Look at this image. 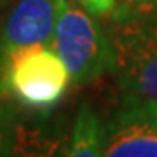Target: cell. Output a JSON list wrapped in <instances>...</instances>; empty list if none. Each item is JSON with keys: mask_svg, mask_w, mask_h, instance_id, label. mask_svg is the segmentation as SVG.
Returning a JSON list of instances; mask_svg holds the SVG:
<instances>
[{"mask_svg": "<svg viewBox=\"0 0 157 157\" xmlns=\"http://www.w3.org/2000/svg\"><path fill=\"white\" fill-rule=\"evenodd\" d=\"M70 73L51 45L0 56V89L26 110L47 115L61 101Z\"/></svg>", "mask_w": 157, "mask_h": 157, "instance_id": "6da1fadb", "label": "cell"}, {"mask_svg": "<svg viewBox=\"0 0 157 157\" xmlns=\"http://www.w3.org/2000/svg\"><path fill=\"white\" fill-rule=\"evenodd\" d=\"M51 47L65 63L73 86L91 84L113 72L115 56L108 32L78 4L61 0Z\"/></svg>", "mask_w": 157, "mask_h": 157, "instance_id": "7a4b0ae2", "label": "cell"}, {"mask_svg": "<svg viewBox=\"0 0 157 157\" xmlns=\"http://www.w3.org/2000/svg\"><path fill=\"white\" fill-rule=\"evenodd\" d=\"M113 75L124 93L157 103V17L113 11Z\"/></svg>", "mask_w": 157, "mask_h": 157, "instance_id": "3957f363", "label": "cell"}, {"mask_svg": "<svg viewBox=\"0 0 157 157\" xmlns=\"http://www.w3.org/2000/svg\"><path fill=\"white\" fill-rule=\"evenodd\" d=\"M103 157H157V103L126 93L103 122Z\"/></svg>", "mask_w": 157, "mask_h": 157, "instance_id": "277c9868", "label": "cell"}, {"mask_svg": "<svg viewBox=\"0 0 157 157\" xmlns=\"http://www.w3.org/2000/svg\"><path fill=\"white\" fill-rule=\"evenodd\" d=\"M61 0H17L0 21V56L51 45Z\"/></svg>", "mask_w": 157, "mask_h": 157, "instance_id": "5b68a950", "label": "cell"}, {"mask_svg": "<svg viewBox=\"0 0 157 157\" xmlns=\"http://www.w3.org/2000/svg\"><path fill=\"white\" fill-rule=\"evenodd\" d=\"M61 135L42 121L30 122L17 113L12 135L11 157H52L63 148Z\"/></svg>", "mask_w": 157, "mask_h": 157, "instance_id": "8992f818", "label": "cell"}, {"mask_svg": "<svg viewBox=\"0 0 157 157\" xmlns=\"http://www.w3.org/2000/svg\"><path fill=\"white\" fill-rule=\"evenodd\" d=\"M67 157H103V122L87 101L77 108Z\"/></svg>", "mask_w": 157, "mask_h": 157, "instance_id": "52a82bcc", "label": "cell"}, {"mask_svg": "<svg viewBox=\"0 0 157 157\" xmlns=\"http://www.w3.org/2000/svg\"><path fill=\"white\" fill-rule=\"evenodd\" d=\"M17 112L14 100L0 89V157H11V145Z\"/></svg>", "mask_w": 157, "mask_h": 157, "instance_id": "ba28073f", "label": "cell"}, {"mask_svg": "<svg viewBox=\"0 0 157 157\" xmlns=\"http://www.w3.org/2000/svg\"><path fill=\"white\" fill-rule=\"evenodd\" d=\"M115 11L157 17V0H119Z\"/></svg>", "mask_w": 157, "mask_h": 157, "instance_id": "9c48e42d", "label": "cell"}, {"mask_svg": "<svg viewBox=\"0 0 157 157\" xmlns=\"http://www.w3.org/2000/svg\"><path fill=\"white\" fill-rule=\"evenodd\" d=\"M75 4L94 16H110L119 6V0H75Z\"/></svg>", "mask_w": 157, "mask_h": 157, "instance_id": "30bf717a", "label": "cell"}, {"mask_svg": "<svg viewBox=\"0 0 157 157\" xmlns=\"http://www.w3.org/2000/svg\"><path fill=\"white\" fill-rule=\"evenodd\" d=\"M52 157H67V147H63L61 150L58 152L56 155H52Z\"/></svg>", "mask_w": 157, "mask_h": 157, "instance_id": "8fae6325", "label": "cell"}, {"mask_svg": "<svg viewBox=\"0 0 157 157\" xmlns=\"http://www.w3.org/2000/svg\"><path fill=\"white\" fill-rule=\"evenodd\" d=\"M4 2H7V0H0V4H4Z\"/></svg>", "mask_w": 157, "mask_h": 157, "instance_id": "7c38bea8", "label": "cell"}]
</instances>
